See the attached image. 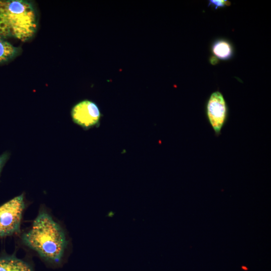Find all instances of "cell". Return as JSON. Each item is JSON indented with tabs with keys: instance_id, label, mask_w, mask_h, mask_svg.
<instances>
[{
	"instance_id": "cell-1",
	"label": "cell",
	"mask_w": 271,
	"mask_h": 271,
	"mask_svg": "<svg viewBox=\"0 0 271 271\" xmlns=\"http://www.w3.org/2000/svg\"><path fill=\"white\" fill-rule=\"evenodd\" d=\"M23 239L27 245L42 256L56 262L61 259L66 244L59 225L44 212L39 214L31 230L23 235Z\"/></svg>"
},
{
	"instance_id": "cell-2",
	"label": "cell",
	"mask_w": 271,
	"mask_h": 271,
	"mask_svg": "<svg viewBox=\"0 0 271 271\" xmlns=\"http://www.w3.org/2000/svg\"><path fill=\"white\" fill-rule=\"evenodd\" d=\"M11 34L22 42L32 38L37 28V17L32 5L25 1H6Z\"/></svg>"
},
{
	"instance_id": "cell-3",
	"label": "cell",
	"mask_w": 271,
	"mask_h": 271,
	"mask_svg": "<svg viewBox=\"0 0 271 271\" xmlns=\"http://www.w3.org/2000/svg\"><path fill=\"white\" fill-rule=\"evenodd\" d=\"M24 208L23 195L0 206V236L10 235L19 231Z\"/></svg>"
},
{
	"instance_id": "cell-4",
	"label": "cell",
	"mask_w": 271,
	"mask_h": 271,
	"mask_svg": "<svg viewBox=\"0 0 271 271\" xmlns=\"http://www.w3.org/2000/svg\"><path fill=\"white\" fill-rule=\"evenodd\" d=\"M228 107L224 96L219 91L212 92L205 105V114L215 135L220 134L228 117Z\"/></svg>"
},
{
	"instance_id": "cell-5",
	"label": "cell",
	"mask_w": 271,
	"mask_h": 271,
	"mask_svg": "<svg viewBox=\"0 0 271 271\" xmlns=\"http://www.w3.org/2000/svg\"><path fill=\"white\" fill-rule=\"evenodd\" d=\"M71 115L74 121L84 127L95 125L100 117V112L97 105L87 100L76 104L72 109Z\"/></svg>"
},
{
	"instance_id": "cell-6",
	"label": "cell",
	"mask_w": 271,
	"mask_h": 271,
	"mask_svg": "<svg viewBox=\"0 0 271 271\" xmlns=\"http://www.w3.org/2000/svg\"><path fill=\"white\" fill-rule=\"evenodd\" d=\"M211 50L214 57L222 60H229L233 55L232 44L224 39L215 40L211 45Z\"/></svg>"
},
{
	"instance_id": "cell-7",
	"label": "cell",
	"mask_w": 271,
	"mask_h": 271,
	"mask_svg": "<svg viewBox=\"0 0 271 271\" xmlns=\"http://www.w3.org/2000/svg\"><path fill=\"white\" fill-rule=\"evenodd\" d=\"M0 271H32L24 261L14 257L0 258Z\"/></svg>"
},
{
	"instance_id": "cell-8",
	"label": "cell",
	"mask_w": 271,
	"mask_h": 271,
	"mask_svg": "<svg viewBox=\"0 0 271 271\" xmlns=\"http://www.w3.org/2000/svg\"><path fill=\"white\" fill-rule=\"evenodd\" d=\"M17 52L16 47L0 38V63L9 60L15 55Z\"/></svg>"
},
{
	"instance_id": "cell-9",
	"label": "cell",
	"mask_w": 271,
	"mask_h": 271,
	"mask_svg": "<svg viewBox=\"0 0 271 271\" xmlns=\"http://www.w3.org/2000/svg\"><path fill=\"white\" fill-rule=\"evenodd\" d=\"M10 34L6 12V1H0V38L7 37Z\"/></svg>"
},
{
	"instance_id": "cell-10",
	"label": "cell",
	"mask_w": 271,
	"mask_h": 271,
	"mask_svg": "<svg viewBox=\"0 0 271 271\" xmlns=\"http://www.w3.org/2000/svg\"><path fill=\"white\" fill-rule=\"evenodd\" d=\"M230 5V2L226 0H211L209 2L208 6L212 7L216 10L218 8L229 6Z\"/></svg>"
},
{
	"instance_id": "cell-11",
	"label": "cell",
	"mask_w": 271,
	"mask_h": 271,
	"mask_svg": "<svg viewBox=\"0 0 271 271\" xmlns=\"http://www.w3.org/2000/svg\"><path fill=\"white\" fill-rule=\"evenodd\" d=\"M6 156L3 155L0 157V173L1 172L3 166L6 161Z\"/></svg>"
},
{
	"instance_id": "cell-12",
	"label": "cell",
	"mask_w": 271,
	"mask_h": 271,
	"mask_svg": "<svg viewBox=\"0 0 271 271\" xmlns=\"http://www.w3.org/2000/svg\"><path fill=\"white\" fill-rule=\"evenodd\" d=\"M210 62L213 64V65H215L216 64L217 62H218V59H217L215 57H214V56H212L210 58Z\"/></svg>"
}]
</instances>
